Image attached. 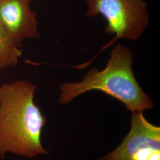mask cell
<instances>
[{
	"label": "cell",
	"instance_id": "3957f363",
	"mask_svg": "<svg viewBox=\"0 0 160 160\" xmlns=\"http://www.w3.org/2000/svg\"><path fill=\"white\" fill-rule=\"evenodd\" d=\"M86 17L102 16L107 22L104 32L115 38L101 52L118 39L135 41L148 27V4L145 0H86Z\"/></svg>",
	"mask_w": 160,
	"mask_h": 160
},
{
	"label": "cell",
	"instance_id": "7a4b0ae2",
	"mask_svg": "<svg viewBox=\"0 0 160 160\" xmlns=\"http://www.w3.org/2000/svg\"><path fill=\"white\" fill-rule=\"evenodd\" d=\"M133 53L118 44L111 51L104 68L90 69L81 81L59 84V103L65 105L91 91H100L119 100L132 113L154 108V104L143 92L132 69Z\"/></svg>",
	"mask_w": 160,
	"mask_h": 160
},
{
	"label": "cell",
	"instance_id": "277c9868",
	"mask_svg": "<svg viewBox=\"0 0 160 160\" xmlns=\"http://www.w3.org/2000/svg\"><path fill=\"white\" fill-rule=\"evenodd\" d=\"M131 129L120 145L97 160H132L149 148H160V128L150 123L143 113H132Z\"/></svg>",
	"mask_w": 160,
	"mask_h": 160
},
{
	"label": "cell",
	"instance_id": "52a82bcc",
	"mask_svg": "<svg viewBox=\"0 0 160 160\" xmlns=\"http://www.w3.org/2000/svg\"><path fill=\"white\" fill-rule=\"evenodd\" d=\"M0 1H1V0H0Z\"/></svg>",
	"mask_w": 160,
	"mask_h": 160
},
{
	"label": "cell",
	"instance_id": "8992f818",
	"mask_svg": "<svg viewBox=\"0 0 160 160\" xmlns=\"http://www.w3.org/2000/svg\"><path fill=\"white\" fill-rule=\"evenodd\" d=\"M22 51L0 26V69L16 66Z\"/></svg>",
	"mask_w": 160,
	"mask_h": 160
},
{
	"label": "cell",
	"instance_id": "6da1fadb",
	"mask_svg": "<svg viewBox=\"0 0 160 160\" xmlns=\"http://www.w3.org/2000/svg\"><path fill=\"white\" fill-rule=\"evenodd\" d=\"M36 88L24 80L0 86V160L9 153L28 158L49 153L42 143L47 119L34 102Z\"/></svg>",
	"mask_w": 160,
	"mask_h": 160
},
{
	"label": "cell",
	"instance_id": "5b68a950",
	"mask_svg": "<svg viewBox=\"0 0 160 160\" xmlns=\"http://www.w3.org/2000/svg\"><path fill=\"white\" fill-rule=\"evenodd\" d=\"M32 0H1L0 26L20 47L23 40L39 39L40 33Z\"/></svg>",
	"mask_w": 160,
	"mask_h": 160
}]
</instances>
